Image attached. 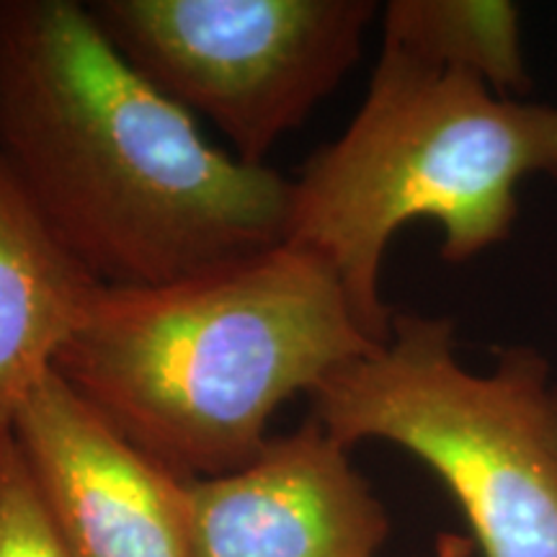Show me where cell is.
Returning a JSON list of instances; mask_svg holds the SVG:
<instances>
[{
    "instance_id": "obj_5",
    "label": "cell",
    "mask_w": 557,
    "mask_h": 557,
    "mask_svg": "<svg viewBox=\"0 0 557 557\" xmlns=\"http://www.w3.org/2000/svg\"><path fill=\"white\" fill-rule=\"evenodd\" d=\"M111 45L248 165L341 86L377 16L372 0H90Z\"/></svg>"
},
{
    "instance_id": "obj_1",
    "label": "cell",
    "mask_w": 557,
    "mask_h": 557,
    "mask_svg": "<svg viewBox=\"0 0 557 557\" xmlns=\"http://www.w3.org/2000/svg\"><path fill=\"white\" fill-rule=\"evenodd\" d=\"M0 152L103 287L287 243L292 178L214 148L81 0H0Z\"/></svg>"
},
{
    "instance_id": "obj_3",
    "label": "cell",
    "mask_w": 557,
    "mask_h": 557,
    "mask_svg": "<svg viewBox=\"0 0 557 557\" xmlns=\"http://www.w3.org/2000/svg\"><path fill=\"white\" fill-rule=\"evenodd\" d=\"M532 176L557 178V107L382 45L354 120L292 178L287 243L329 263L385 344L395 315L380 278L395 233L436 222L442 259L472 261L511 235Z\"/></svg>"
},
{
    "instance_id": "obj_6",
    "label": "cell",
    "mask_w": 557,
    "mask_h": 557,
    "mask_svg": "<svg viewBox=\"0 0 557 557\" xmlns=\"http://www.w3.org/2000/svg\"><path fill=\"white\" fill-rule=\"evenodd\" d=\"M11 436L67 557H191L186 478L127 442L58 372Z\"/></svg>"
},
{
    "instance_id": "obj_7",
    "label": "cell",
    "mask_w": 557,
    "mask_h": 557,
    "mask_svg": "<svg viewBox=\"0 0 557 557\" xmlns=\"http://www.w3.org/2000/svg\"><path fill=\"white\" fill-rule=\"evenodd\" d=\"M191 557H374L389 517L318 421L271 436L246 468L186 480Z\"/></svg>"
},
{
    "instance_id": "obj_8",
    "label": "cell",
    "mask_w": 557,
    "mask_h": 557,
    "mask_svg": "<svg viewBox=\"0 0 557 557\" xmlns=\"http://www.w3.org/2000/svg\"><path fill=\"white\" fill-rule=\"evenodd\" d=\"M101 287L0 152V434L54 372Z\"/></svg>"
},
{
    "instance_id": "obj_9",
    "label": "cell",
    "mask_w": 557,
    "mask_h": 557,
    "mask_svg": "<svg viewBox=\"0 0 557 557\" xmlns=\"http://www.w3.org/2000/svg\"><path fill=\"white\" fill-rule=\"evenodd\" d=\"M382 45L508 99L529 88L521 11L508 0H393L382 11Z\"/></svg>"
},
{
    "instance_id": "obj_10",
    "label": "cell",
    "mask_w": 557,
    "mask_h": 557,
    "mask_svg": "<svg viewBox=\"0 0 557 557\" xmlns=\"http://www.w3.org/2000/svg\"><path fill=\"white\" fill-rule=\"evenodd\" d=\"M0 557H67L11 431L0 434Z\"/></svg>"
},
{
    "instance_id": "obj_4",
    "label": "cell",
    "mask_w": 557,
    "mask_h": 557,
    "mask_svg": "<svg viewBox=\"0 0 557 557\" xmlns=\"http://www.w3.org/2000/svg\"><path fill=\"white\" fill-rule=\"evenodd\" d=\"M310 406L346 449L387 442L434 470L483 557H557V387L534 348L470 372L455 320L406 312L385 344L320 382Z\"/></svg>"
},
{
    "instance_id": "obj_2",
    "label": "cell",
    "mask_w": 557,
    "mask_h": 557,
    "mask_svg": "<svg viewBox=\"0 0 557 557\" xmlns=\"http://www.w3.org/2000/svg\"><path fill=\"white\" fill-rule=\"evenodd\" d=\"M377 346L329 263L282 243L156 287H101L54 372L191 480L253 462L284 403Z\"/></svg>"
}]
</instances>
